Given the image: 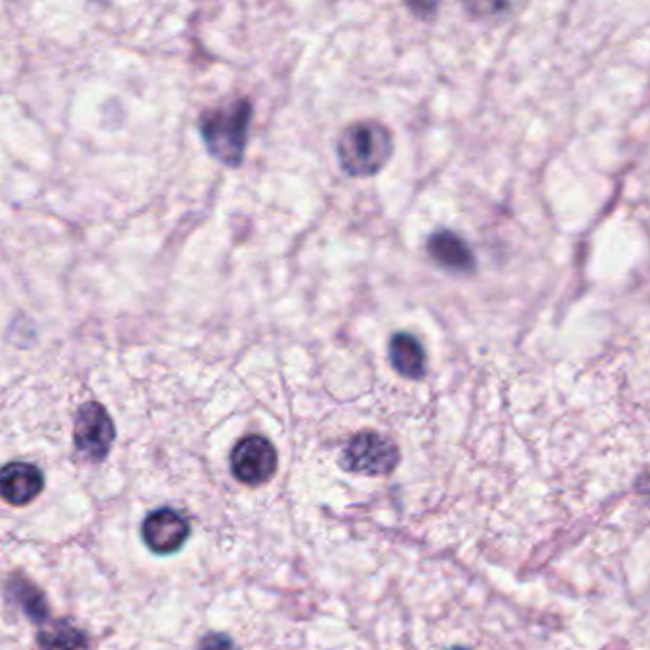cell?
Wrapping results in <instances>:
<instances>
[{
	"mask_svg": "<svg viewBox=\"0 0 650 650\" xmlns=\"http://www.w3.org/2000/svg\"><path fill=\"white\" fill-rule=\"evenodd\" d=\"M253 114L250 100L239 98L200 115V136L214 159L229 168H239L243 165Z\"/></svg>",
	"mask_w": 650,
	"mask_h": 650,
	"instance_id": "1",
	"label": "cell"
},
{
	"mask_svg": "<svg viewBox=\"0 0 650 650\" xmlns=\"http://www.w3.org/2000/svg\"><path fill=\"white\" fill-rule=\"evenodd\" d=\"M393 136L376 120H358L339 134L338 162L352 178H371L384 170L392 159Z\"/></svg>",
	"mask_w": 650,
	"mask_h": 650,
	"instance_id": "2",
	"label": "cell"
},
{
	"mask_svg": "<svg viewBox=\"0 0 650 650\" xmlns=\"http://www.w3.org/2000/svg\"><path fill=\"white\" fill-rule=\"evenodd\" d=\"M401 454L392 439L378 432H358L345 443L342 465L347 472L384 477L395 472Z\"/></svg>",
	"mask_w": 650,
	"mask_h": 650,
	"instance_id": "3",
	"label": "cell"
},
{
	"mask_svg": "<svg viewBox=\"0 0 650 650\" xmlns=\"http://www.w3.org/2000/svg\"><path fill=\"white\" fill-rule=\"evenodd\" d=\"M115 437L117 432L114 420L100 403L90 401L80 406L73 432L75 446L80 454H85L90 462L100 464L111 451Z\"/></svg>",
	"mask_w": 650,
	"mask_h": 650,
	"instance_id": "4",
	"label": "cell"
},
{
	"mask_svg": "<svg viewBox=\"0 0 650 650\" xmlns=\"http://www.w3.org/2000/svg\"><path fill=\"white\" fill-rule=\"evenodd\" d=\"M277 464L279 456L272 441L259 435L240 439L232 452V472L243 485L259 486L272 481Z\"/></svg>",
	"mask_w": 650,
	"mask_h": 650,
	"instance_id": "5",
	"label": "cell"
},
{
	"mask_svg": "<svg viewBox=\"0 0 650 650\" xmlns=\"http://www.w3.org/2000/svg\"><path fill=\"white\" fill-rule=\"evenodd\" d=\"M189 523L184 515L170 508L154 511L147 515L141 526V536L147 548L157 555H170L186 544L189 538Z\"/></svg>",
	"mask_w": 650,
	"mask_h": 650,
	"instance_id": "6",
	"label": "cell"
},
{
	"mask_svg": "<svg viewBox=\"0 0 650 650\" xmlns=\"http://www.w3.org/2000/svg\"><path fill=\"white\" fill-rule=\"evenodd\" d=\"M2 498L8 504L27 505L45 491V475L39 467L27 462H10L2 470L0 477Z\"/></svg>",
	"mask_w": 650,
	"mask_h": 650,
	"instance_id": "7",
	"label": "cell"
},
{
	"mask_svg": "<svg viewBox=\"0 0 650 650\" xmlns=\"http://www.w3.org/2000/svg\"><path fill=\"white\" fill-rule=\"evenodd\" d=\"M427 253L437 262L439 266L452 269V272H472L475 267V258H473L470 246L465 245L459 235L445 232V229L433 233L427 240Z\"/></svg>",
	"mask_w": 650,
	"mask_h": 650,
	"instance_id": "8",
	"label": "cell"
},
{
	"mask_svg": "<svg viewBox=\"0 0 650 650\" xmlns=\"http://www.w3.org/2000/svg\"><path fill=\"white\" fill-rule=\"evenodd\" d=\"M390 361L393 368L408 380L425 376V352L418 339L406 332H397L390 342Z\"/></svg>",
	"mask_w": 650,
	"mask_h": 650,
	"instance_id": "9",
	"label": "cell"
},
{
	"mask_svg": "<svg viewBox=\"0 0 650 650\" xmlns=\"http://www.w3.org/2000/svg\"><path fill=\"white\" fill-rule=\"evenodd\" d=\"M37 643L42 650H90L87 636L67 620L50 622L40 630Z\"/></svg>",
	"mask_w": 650,
	"mask_h": 650,
	"instance_id": "10",
	"label": "cell"
},
{
	"mask_svg": "<svg viewBox=\"0 0 650 650\" xmlns=\"http://www.w3.org/2000/svg\"><path fill=\"white\" fill-rule=\"evenodd\" d=\"M23 593H26V598L20 599L21 604H23V609H26L27 617L33 618L35 622H48V607L45 604V599L40 595L39 591L35 590V585L23 584Z\"/></svg>",
	"mask_w": 650,
	"mask_h": 650,
	"instance_id": "11",
	"label": "cell"
},
{
	"mask_svg": "<svg viewBox=\"0 0 650 650\" xmlns=\"http://www.w3.org/2000/svg\"><path fill=\"white\" fill-rule=\"evenodd\" d=\"M199 650H235L232 639L221 633H208L203 641H200Z\"/></svg>",
	"mask_w": 650,
	"mask_h": 650,
	"instance_id": "12",
	"label": "cell"
},
{
	"mask_svg": "<svg viewBox=\"0 0 650 650\" xmlns=\"http://www.w3.org/2000/svg\"><path fill=\"white\" fill-rule=\"evenodd\" d=\"M451 650H467V649H462V647H456V649H451Z\"/></svg>",
	"mask_w": 650,
	"mask_h": 650,
	"instance_id": "13",
	"label": "cell"
}]
</instances>
